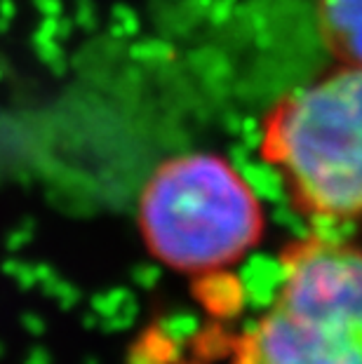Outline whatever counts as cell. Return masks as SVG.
<instances>
[{"label":"cell","instance_id":"obj_2","mask_svg":"<svg viewBox=\"0 0 362 364\" xmlns=\"http://www.w3.org/2000/svg\"><path fill=\"white\" fill-rule=\"evenodd\" d=\"M259 153L311 221L362 223V68L341 66L278 99Z\"/></svg>","mask_w":362,"mask_h":364},{"label":"cell","instance_id":"obj_1","mask_svg":"<svg viewBox=\"0 0 362 364\" xmlns=\"http://www.w3.org/2000/svg\"><path fill=\"white\" fill-rule=\"evenodd\" d=\"M230 364H362V250L336 230L292 240L266 311L235 336Z\"/></svg>","mask_w":362,"mask_h":364},{"label":"cell","instance_id":"obj_3","mask_svg":"<svg viewBox=\"0 0 362 364\" xmlns=\"http://www.w3.org/2000/svg\"><path fill=\"white\" fill-rule=\"evenodd\" d=\"M139 233L160 263L198 275L243 259L264 235L250 181L214 153H183L153 169L139 193Z\"/></svg>","mask_w":362,"mask_h":364},{"label":"cell","instance_id":"obj_4","mask_svg":"<svg viewBox=\"0 0 362 364\" xmlns=\"http://www.w3.org/2000/svg\"><path fill=\"white\" fill-rule=\"evenodd\" d=\"M318 21L334 57L362 68V0H318Z\"/></svg>","mask_w":362,"mask_h":364}]
</instances>
